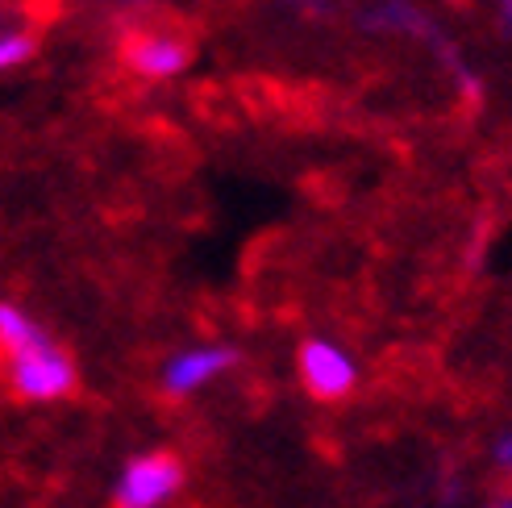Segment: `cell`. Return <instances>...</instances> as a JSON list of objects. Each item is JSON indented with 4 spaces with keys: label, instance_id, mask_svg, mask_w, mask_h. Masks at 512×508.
<instances>
[{
    "label": "cell",
    "instance_id": "obj_1",
    "mask_svg": "<svg viewBox=\"0 0 512 508\" xmlns=\"http://www.w3.org/2000/svg\"><path fill=\"white\" fill-rule=\"evenodd\" d=\"M9 388L30 400V404H50V400H63L75 392V363L71 354L55 342V338H38L34 346H25L17 354H9Z\"/></svg>",
    "mask_w": 512,
    "mask_h": 508
},
{
    "label": "cell",
    "instance_id": "obj_2",
    "mask_svg": "<svg viewBox=\"0 0 512 508\" xmlns=\"http://www.w3.org/2000/svg\"><path fill=\"white\" fill-rule=\"evenodd\" d=\"M184 479H188V471L171 450L134 454V459L117 471L113 508H167L184 492Z\"/></svg>",
    "mask_w": 512,
    "mask_h": 508
},
{
    "label": "cell",
    "instance_id": "obj_3",
    "mask_svg": "<svg viewBox=\"0 0 512 508\" xmlns=\"http://www.w3.org/2000/svg\"><path fill=\"white\" fill-rule=\"evenodd\" d=\"M363 30H383V34H408V38H421V42H429L433 46V55L438 59H446L450 63V71H454V80H458V88H463V96H471V100H479L483 96V80L479 75L454 55V46H450V38L433 25L417 5H408V0H383V5H375V9H367L363 17Z\"/></svg>",
    "mask_w": 512,
    "mask_h": 508
},
{
    "label": "cell",
    "instance_id": "obj_4",
    "mask_svg": "<svg viewBox=\"0 0 512 508\" xmlns=\"http://www.w3.org/2000/svg\"><path fill=\"white\" fill-rule=\"evenodd\" d=\"M238 359H242L238 346H229V342H204V346L175 350L171 359L163 363V371H159V388L171 400L196 396V392H204L209 384H217L221 375L234 371Z\"/></svg>",
    "mask_w": 512,
    "mask_h": 508
},
{
    "label": "cell",
    "instance_id": "obj_5",
    "mask_svg": "<svg viewBox=\"0 0 512 508\" xmlns=\"http://www.w3.org/2000/svg\"><path fill=\"white\" fill-rule=\"evenodd\" d=\"M296 367H300V384L313 400H342L358 388V363L354 354L329 338H304L300 354H296Z\"/></svg>",
    "mask_w": 512,
    "mask_h": 508
},
{
    "label": "cell",
    "instance_id": "obj_6",
    "mask_svg": "<svg viewBox=\"0 0 512 508\" xmlns=\"http://www.w3.org/2000/svg\"><path fill=\"white\" fill-rule=\"evenodd\" d=\"M125 63H130L134 75L142 80H175L184 75L192 63V50L184 38H171V34H134L125 42Z\"/></svg>",
    "mask_w": 512,
    "mask_h": 508
},
{
    "label": "cell",
    "instance_id": "obj_7",
    "mask_svg": "<svg viewBox=\"0 0 512 508\" xmlns=\"http://www.w3.org/2000/svg\"><path fill=\"white\" fill-rule=\"evenodd\" d=\"M38 338H46V329L21 309V304H9V300H0V354H17L25 346H34Z\"/></svg>",
    "mask_w": 512,
    "mask_h": 508
},
{
    "label": "cell",
    "instance_id": "obj_8",
    "mask_svg": "<svg viewBox=\"0 0 512 508\" xmlns=\"http://www.w3.org/2000/svg\"><path fill=\"white\" fill-rule=\"evenodd\" d=\"M30 55H34V38H30V34H21V30L0 34V71L21 67V63L30 59Z\"/></svg>",
    "mask_w": 512,
    "mask_h": 508
},
{
    "label": "cell",
    "instance_id": "obj_9",
    "mask_svg": "<svg viewBox=\"0 0 512 508\" xmlns=\"http://www.w3.org/2000/svg\"><path fill=\"white\" fill-rule=\"evenodd\" d=\"M492 463L504 479H512V429H500L496 442H492Z\"/></svg>",
    "mask_w": 512,
    "mask_h": 508
},
{
    "label": "cell",
    "instance_id": "obj_10",
    "mask_svg": "<svg viewBox=\"0 0 512 508\" xmlns=\"http://www.w3.org/2000/svg\"><path fill=\"white\" fill-rule=\"evenodd\" d=\"M496 5H500V25L512 34V0H496Z\"/></svg>",
    "mask_w": 512,
    "mask_h": 508
},
{
    "label": "cell",
    "instance_id": "obj_11",
    "mask_svg": "<svg viewBox=\"0 0 512 508\" xmlns=\"http://www.w3.org/2000/svg\"><path fill=\"white\" fill-rule=\"evenodd\" d=\"M492 508H512V492H504V496H496V500H492Z\"/></svg>",
    "mask_w": 512,
    "mask_h": 508
}]
</instances>
